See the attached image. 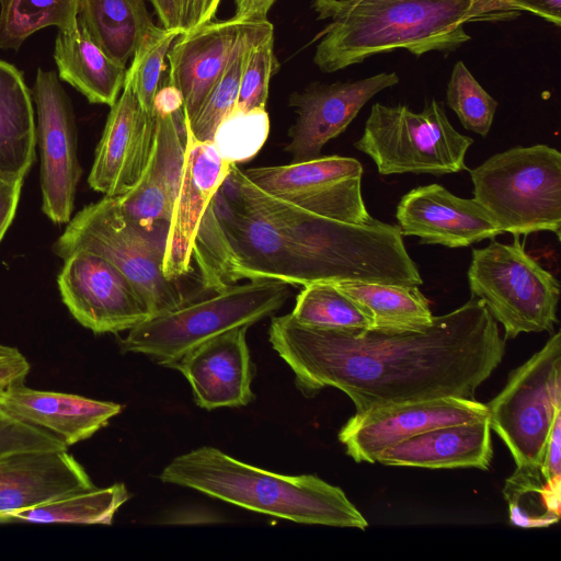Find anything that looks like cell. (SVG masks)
<instances>
[{
  "label": "cell",
  "instance_id": "obj_1",
  "mask_svg": "<svg viewBox=\"0 0 561 561\" xmlns=\"http://www.w3.org/2000/svg\"><path fill=\"white\" fill-rule=\"evenodd\" d=\"M272 347L308 397L343 391L356 413L443 397L473 398L502 362L505 340L482 300L434 316L423 330H333L273 317Z\"/></svg>",
  "mask_w": 561,
  "mask_h": 561
},
{
  "label": "cell",
  "instance_id": "obj_2",
  "mask_svg": "<svg viewBox=\"0 0 561 561\" xmlns=\"http://www.w3.org/2000/svg\"><path fill=\"white\" fill-rule=\"evenodd\" d=\"M210 203L228 240L226 286L243 278L423 284L398 225L312 214L262 191L236 164Z\"/></svg>",
  "mask_w": 561,
  "mask_h": 561
},
{
  "label": "cell",
  "instance_id": "obj_3",
  "mask_svg": "<svg viewBox=\"0 0 561 561\" xmlns=\"http://www.w3.org/2000/svg\"><path fill=\"white\" fill-rule=\"evenodd\" d=\"M313 8L319 19L332 20L313 57L323 72L394 49L451 51L470 41L465 25L480 21L478 0H343Z\"/></svg>",
  "mask_w": 561,
  "mask_h": 561
},
{
  "label": "cell",
  "instance_id": "obj_4",
  "mask_svg": "<svg viewBox=\"0 0 561 561\" xmlns=\"http://www.w3.org/2000/svg\"><path fill=\"white\" fill-rule=\"evenodd\" d=\"M160 479L295 523L358 529L368 526L344 491L318 476L272 472L210 446L175 457Z\"/></svg>",
  "mask_w": 561,
  "mask_h": 561
},
{
  "label": "cell",
  "instance_id": "obj_5",
  "mask_svg": "<svg viewBox=\"0 0 561 561\" xmlns=\"http://www.w3.org/2000/svg\"><path fill=\"white\" fill-rule=\"evenodd\" d=\"M289 296V284L275 279L231 284L148 318L129 330L121 342L122 350L173 368L207 340L239 327H251L279 310Z\"/></svg>",
  "mask_w": 561,
  "mask_h": 561
},
{
  "label": "cell",
  "instance_id": "obj_6",
  "mask_svg": "<svg viewBox=\"0 0 561 561\" xmlns=\"http://www.w3.org/2000/svg\"><path fill=\"white\" fill-rule=\"evenodd\" d=\"M168 228L140 227L123 214L116 196H104L70 219L53 252L62 260L80 250L101 255L131 282L152 317L191 299L162 271Z\"/></svg>",
  "mask_w": 561,
  "mask_h": 561
},
{
  "label": "cell",
  "instance_id": "obj_7",
  "mask_svg": "<svg viewBox=\"0 0 561 561\" xmlns=\"http://www.w3.org/2000/svg\"><path fill=\"white\" fill-rule=\"evenodd\" d=\"M473 198L502 232L561 231V153L547 145L514 147L470 170Z\"/></svg>",
  "mask_w": 561,
  "mask_h": 561
},
{
  "label": "cell",
  "instance_id": "obj_8",
  "mask_svg": "<svg viewBox=\"0 0 561 561\" xmlns=\"http://www.w3.org/2000/svg\"><path fill=\"white\" fill-rule=\"evenodd\" d=\"M472 144V138L455 129L443 105L431 100L419 113L405 105L375 103L354 147L375 162L381 175H444L466 169Z\"/></svg>",
  "mask_w": 561,
  "mask_h": 561
},
{
  "label": "cell",
  "instance_id": "obj_9",
  "mask_svg": "<svg viewBox=\"0 0 561 561\" xmlns=\"http://www.w3.org/2000/svg\"><path fill=\"white\" fill-rule=\"evenodd\" d=\"M468 283L503 325L504 340L551 332L558 322L559 280L525 251L519 236L510 244L492 241L473 249Z\"/></svg>",
  "mask_w": 561,
  "mask_h": 561
},
{
  "label": "cell",
  "instance_id": "obj_10",
  "mask_svg": "<svg viewBox=\"0 0 561 561\" xmlns=\"http://www.w3.org/2000/svg\"><path fill=\"white\" fill-rule=\"evenodd\" d=\"M486 407L491 430L502 438L516 467H538L561 412V333L514 369Z\"/></svg>",
  "mask_w": 561,
  "mask_h": 561
},
{
  "label": "cell",
  "instance_id": "obj_11",
  "mask_svg": "<svg viewBox=\"0 0 561 561\" xmlns=\"http://www.w3.org/2000/svg\"><path fill=\"white\" fill-rule=\"evenodd\" d=\"M262 191L330 219L367 224L368 213L362 194V163L339 154L291 162L285 165L243 170Z\"/></svg>",
  "mask_w": 561,
  "mask_h": 561
},
{
  "label": "cell",
  "instance_id": "obj_12",
  "mask_svg": "<svg viewBox=\"0 0 561 561\" xmlns=\"http://www.w3.org/2000/svg\"><path fill=\"white\" fill-rule=\"evenodd\" d=\"M274 35L270 21L251 23L233 18L208 21L181 33L168 51L169 81L183 98L192 122L232 62L245 50Z\"/></svg>",
  "mask_w": 561,
  "mask_h": 561
},
{
  "label": "cell",
  "instance_id": "obj_13",
  "mask_svg": "<svg viewBox=\"0 0 561 561\" xmlns=\"http://www.w3.org/2000/svg\"><path fill=\"white\" fill-rule=\"evenodd\" d=\"M32 96L37 112L42 210L53 222L68 224L82 174L73 108L55 70L37 69Z\"/></svg>",
  "mask_w": 561,
  "mask_h": 561
},
{
  "label": "cell",
  "instance_id": "obj_14",
  "mask_svg": "<svg viewBox=\"0 0 561 561\" xmlns=\"http://www.w3.org/2000/svg\"><path fill=\"white\" fill-rule=\"evenodd\" d=\"M57 282L72 317L95 334L129 331L151 317L124 273L93 252L80 250L64 259Z\"/></svg>",
  "mask_w": 561,
  "mask_h": 561
},
{
  "label": "cell",
  "instance_id": "obj_15",
  "mask_svg": "<svg viewBox=\"0 0 561 561\" xmlns=\"http://www.w3.org/2000/svg\"><path fill=\"white\" fill-rule=\"evenodd\" d=\"M488 417L486 404L472 398L410 401L355 413L341 428L339 440L356 462L375 463L382 450L423 432Z\"/></svg>",
  "mask_w": 561,
  "mask_h": 561
},
{
  "label": "cell",
  "instance_id": "obj_16",
  "mask_svg": "<svg viewBox=\"0 0 561 561\" xmlns=\"http://www.w3.org/2000/svg\"><path fill=\"white\" fill-rule=\"evenodd\" d=\"M398 82L396 72H380L354 81L312 83L291 94L289 104L298 116L286 151L293 162L320 157L323 146L340 136L371 98Z\"/></svg>",
  "mask_w": 561,
  "mask_h": 561
},
{
  "label": "cell",
  "instance_id": "obj_17",
  "mask_svg": "<svg viewBox=\"0 0 561 561\" xmlns=\"http://www.w3.org/2000/svg\"><path fill=\"white\" fill-rule=\"evenodd\" d=\"M156 119L140 104L130 81L111 106L95 150L88 183L104 196L115 197L139 181L148 162Z\"/></svg>",
  "mask_w": 561,
  "mask_h": 561
},
{
  "label": "cell",
  "instance_id": "obj_18",
  "mask_svg": "<svg viewBox=\"0 0 561 561\" xmlns=\"http://www.w3.org/2000/svg\"><path fill=\"white\" fill-rule=\"evenodd\" d=\"M183 172L165 240L162 271L179 280L191 270L195 239L204 214L229 173L211 142L197 141L187 125Z\"/></svg>",
  "mask_w": 561,
  "mask_h": 561
},
{
  "label": "cell",
  "instance_id": "obj_19",
  "mask_svg": "<svg viewBox=\"0 0 561 561\" xmlns=\"http://www.w3.org/2000/svg\"><path fill=\"white\" fill-rule=\"evenodd\" d=\"M402 236H414L421 243L448 248L468 247L502 234V230L474 198L454 195L440 184L412 188L396 211Z\"/></svg>",
  "mask_w": 561,
  "mask_h": 561
},
{
  "label": "cell",
  "instance_id": "obj_20",
  "mask_svg": "<svg viewBox=\"0 0 561 561\" xmlns=\"http://www.w3.org/2000/svg\"><path fill=\"white\" fill-rule=\"evenodd\" d=\"M153 115L154 138L145 170L135 186L116 196L123 214L146 229L169 225L181 183L186 140L184 108Z\"/></svg>",
  "mask_w": 561,
  "mask_h": 561
},
{
  "label": "cell",
  "instance_id": "obj_21",
  "mask_svg": "<svg viewBox=\"0 0 561 561\" xmlns=\"http://www.w3.org/2000/svg\"><path fill=\"white\" fill-rule=\"evenodd\" d=\"M249 327L226 331L199 344L173 367L192 387L196 404L206 410L252 402L254 366L247 343Z\"/></svg>",
  "mask_w": 561,
  "mask_h": 561
},
{
  "label": "cell",
  "instance_id": "obj_22",
  "mask_svg": "<svg viewBox=\"0 0 561 561\" xmlns=\"http://www.w3.org/2000/svg\"><path fill=\"white\" fill-rule=\"evenodd\" d=\"M66 450H34L0 457V520L68 494L94 488Z\"/></svg>",
  "mask_w": 561,
  "mask_h": 561
},
{
  "label": "cell",
  "instance_id": "obj_23",
  "mask_svg": "<svg viewBox=\"0 0 561 561\" xmlns=\"http://www.w3.org/2000/svg\"><path fill=\"white\" fill-rule=\"evenodd\" d=\"M0 408L24 423L54 434L67 447L90 438L123 410L115 402L35 390L24 382L0 391Z\"/></svg>",
  "mask_w": 561,
  "mask_h": 561
},
{
  "label": "cell",
  "instance_id": "obj_24",
  "mask_svg": "<svg viewBox=\"0 0 561 561\" xmlns=\"http://www.w3.org/2000/svg\"><path fill=\"white\" fill-rule=\"evenodd\" d=\"M493 456L489 419L432 428L382 450L385 466L488 469Z\"/></svg>",
  "mask_w": 561,
  "mask_h": 561
},
{
  "label": "cell",
  "instance_id": "obj_25",
  "mask_svg": "<svg viewBox=\"0 0 561 561\" xmlns=\"http://www.w3.org/2000/svg\"><path fill=\"white\" fill-rule=\"evenodd\" d=\"M32 94L23 73L0 59V180L22 182L35 160Z\"/></svg>",
  "mask_w": 561,
  "mask_h": 561
},
{
  "label": "cell",
  "instance_id": "obj_26",
  "mask_svg": "<svg viewBox=\"0 0 561 561\" xmlns=\"http://www.w3.org/2000/svg\"><path fill=\"white\" fill-rule=\"evenodd\" d=\"M54 59L58 78L90 103L112 106L121 94L126 66L111 59L80 26L73 31H58Z\"/></svg>",
  "mask_w": 561,
  "mask_h": 561
},
{
  "label": "cell",
  "instance_id": "obj_27",
  "mask_svg": "<svg viewBox=\"0 0 561 561\" xmlns=\"http://www.w3.org/2000/svg\"><path fill=\"white\" fill-rule=\"evenodd\" d=\"M80 28L111 59L122 66L131 60L154 27L144 0H79Z\"/></svg>",
  "mask_w": 561,
  "mask_h": 561
},
{
  "label": "cell",
  "instance_id": "obj_28",
  "mask_svg": "<svg viewBox=\"0 0 561 561\" xmlns=\"http://www.w3.org/2000/svg\"><path fill=\"white\" fill-rule=\"evenodd\" d=\"M355 301L379 330H423L434 319L430 301L417 286L360 280L331 282Z\"/></svg>",
  "mask_w": 561,
  "mask_h": 561
},
{
  "label": "cell",
  "instance_id": "obj_29",
  "mask_svg": "<svg viewBox=\"0 0 561 561\" xmlns=\"http://www.w3.org/2000/svg\"><path fill=\"white\" fill-rule=\"evenodd\" d=\"M129 499L124 483L78 491L51 502L10 514V519L35 523L111 525L115 513Z\"/></svg>",
  "mask_w": 561,
  "mask_h": 561
},
{
  "label": "cell",
  "instance_id": "obj_30",
  "mask_svg": "<svg viewBox=\"0 0 561 561\" xmlns=\"http://www.w3.org/2000/svg\"><path fill=\"white\" fill-rule=\"evenodd\" d=\"M79 0H0V49L19 50L35 32L78 28Z\"/></svg>",
  "mask_w": 561,
  "mask_h": 561
},
{
  "label": "cell",
  "instance_id": "obj_31",
  "mask_svg": "<svg viewBox=\"0 0 561 561\" xmlns=\"http://www.w3.org/2000/svg\"><path fill=\"white\" fill-rule=\"evenodd\" d=\"M504 495L511 522L518 527H548L560 518V488L545 480L539 466L516 467L506 480Z\"/></svg>",
  "mask_w": 561,
  "mask_h": 561
},
{
  "label": "cell",
  "instance_id": "obj_32",
  "mask_svg": "<svg viewBox=\"0 0 561 561\" xmlns=\"http://www.w3.org/2000/svg\"><path fill=\"white\" fill-rule=\"evenodd\" d=\"M298 322L321 329H371L368 314L331 282L304 286L290 313Z\"/></svg>",
  "mask_w": 561,
  "mask_h": 561
},
{
  "label": "cell",
  "instance_id": "obj_33",
  "mask_svg": "<svg viewBox=\"0 0 561 561\" xmlns=\"http://www.w3.org/2000/svg\"><path fill=\"white\" fill-rule=\"evenodd\" d=\"M270 134L266 108H233L218 125L211 144L219 157L238 165L254 158Z\"/></svg>",
  "mask_w": 561,
  "mask_h": 561
},
{
  "label": "cell",
  "instance_id": "obj_34",
  "mask_svg": "<svg viewBox=\"0 0 561 561\" xmlns=\"http://www.w3.org/2000/svg\"><path fill=\"white\" fill-rule=\"evenodd\" d=\"M182 32L163 26L154 27L146 35L135 51L126 78L142 105L153 114L154 96L165 75V59L173 42Z\"/></svg>",
  "mask_w": 561,
  "mask_h": 561
},
{
  "label": "cell",
  "instance_id": "obj_35",
  "mask_svg": "<svg viewBox=\"0 0 561 561\" xmlns=\"http://www.w3.org/2000/svg\"><path fill=\"white\" fill-rule=\"evenodd\" d=\"M446 102L467 130L488 136L499 104L461 60L454 65L447 83Z\"/></svg>",
  "mask_w": 561,
  "mask_h": 561
},
{
  "label": "cell",
  "instance_id": "obj_36",
  "mask_svg": "<svg viewBox=\"0 0 561 561\" xmlns=\"http://www.w3.org/2000/svg\"><path fill=\"white\" fill-rule=\"evenodd\" d=\"M250 49L242 53L232 62L206 98L194 119L192 122L186 119L188 128L197 141L211 142L220 122L236 107L241 73Z\"/></svg>",
  "mask_w": 561,
  "mask_h": 561
},
{
  "label": "cell",
  "instance_id": "obj_37",
  "mask_svg": "<svg viewBox=\"0 0 561 561\" xmlns=\"http://www.w3.org/2000/svg\"><path fill=\"white\" fill-rule=\"evenodd\" d=\"M278 68L273 35L248 51L234 108L242 111L266 108L270 81Z\"/></svg>",
  "mask_w": 561,
  "mask_h": 561
},
{
  "label": "cell",
  "instance_id": "obj_38",
  "mask_svg": "<svg viewBox=\"0 0 561 561\" xmlns=\"http://www.w3.org/2000/svg\"><path fill=\"white\" fill-rule=\"evenodd\" d=\"M68 447L54 434L24 423L0 408V457L21 451L66 450Z\"/></svg>",
  "mask_w": 561,
  "mask_h": 561
},
{
  "label": "cell",
  "instance_id": "obj_39",
  "mask_svg": "<svg viewBox=\"0 0 561 561\" xmlns=\"http://www.w3.org/2000/svg\"><path fill=\"white\" fill-rule=\"evenodd\" d=\"M479 9L480 21L511 20L527 11L557 27L561 25V0H479Z\"/></svg>",
  "mask_w": 561,
  "mask_h": 561
},
{
  "label": "cell",
  "instance_id": "obj_40",
  "mask_svg": "<svg viewBox=\"0 0 561 561\" xmlns=\"http://www.w3.org/2000/svg\"><path fill=\"white\" fill-rule=\"evenodd\" d=\"M545 480L560 488L561 482V412L557 414L539 465Z\"/></svg>",
  "mask_w": 561,
  "mask_h": 561
},
{
  "label": "cell",
  "instance_id": "obj_41",
  "mask_svg": "<svg viewBox=\"0 0 561 561\" xmlns=\"http://www.w3.org/2000/svg\"><path fill=\"white\" fill-rule=\"evenodd\" d=\"M30 368L28 360L18 348L0 344V391L23 383Z\"/></svg>",
  "mask_w": 561,
  "mask_h": 561
},
{
  "label": "cell",
  "instance_id": "obj_42",
  "mask_svg": "<svg viewBox=\"0 0 561 561\" xmlns=\"http://www.w3.org/2000/svg\"><path fill=\"white\" fill-rule=\"evenodd\" d=\"M220 0H180V30L191 31L215 16Z\"/></svg>",
  "mask_w": 561,
  "mask_h": 561
},
{
  "label": "cell",
  "instance_id": "obj_43",
  "mask_svg": "<svg viewBox=\"0 0 561 561\" xmlns=\"http://www.w3.org/2000/svg\"><path fill=\"white\" fill-rule=\"evenodd\" d=\"M21 187L22 182L0 180V241L14 218Z\"/></svg>",
  "mask_w": 561,
  "mask_h": 561
},
{
  "label": "cell",
  "instance_id": "obj_44",
  "mask_svg": "<svg viewBox=\"0 0 561 561\" xmlns=\"http://www.w3.org/2000/svg\"><path fill=\"white\" fill-rule=\"evenodd\" d=\"M276 0H234L233 19L241 22L260 23L267 20V13Z\"/></svg>",
  "mask_w": 561,
  "mask_h": 561
},
{
  "label": "cell",
  "instance_id": "obj_45",
  "mask_svg": "<svg viewBox=\"0 0 561 561\" xmlns=\"http://www.w3.org/2000/svg\"><path fill=\"white\" fill-rule=\"evenodd\" d=\"M160 20L161 26L180 30V0H149ZM181 31V30H180Z\"/></svg>",
  "mask_w": 561,
  "mask_h": 561
}]
</instances>
